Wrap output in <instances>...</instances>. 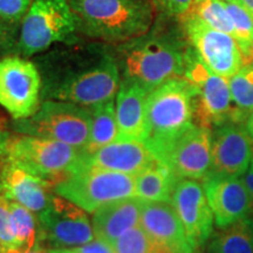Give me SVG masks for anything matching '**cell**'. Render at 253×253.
<instances>
[{"instance_id": "1", "label": "cell", "mask_w": 253, "mask_h": 253, "mask_svg": "<svg viewBox=\"0 0 253 253\" xmlns=\"http://www.w3.org/2000/svg\"><path fill=\"white\" fill-rule=\"evenodd\" d=\"M41 97L91 107L115 99L121 73L113 47L99 41L61 43L34 56Z\"/></svg>"}, {"instance_id": "2", "label": "cell", "mask_w": 253, "mask_h": 253, "mask_svg": "<svg viewBox=\"0 0 253 253\" xmlns=\"http://www.w3.org/2000/svg\"><path fill=\"white\" fill-rule=\"evenodd\" d=\"M121 79L148 91L185 73L188 49L182 38L164 27H151L143 36L113 47Z\"/></svg>"}, {"instance_id": "3", "label": "cell", "mask_w": 253, "mask_h": 253, "mask_svg": "<svg viewBox=\"0 0 253 253\" xmlns=\"http://www.w3.org/2000/svg\"><path fill=\"white\" fill-rule=\"evenodd\" d=\"M196 97L197 88L184 77L170 79L149 93L142 141L158 162L196 125Z\"/></svg>"}, {"instance_id": "4", "label": "cell", "mask_w": 253, "mask_h": 253, "mask_svg": "<svg viewBox=\"0 0 253 253\" xmlns=\"http://www.w3.org/2000/svg\"><path fill=\"white\" fill-rule=\"evenodd\" d=\"M79 33L106 43H122L143 36L154 23L149 0H68Z\"/></svg>"}, {"instance_id": "5", "label": "cell", "mask_w": 253, "mask_h": 253, "mask_svg": "<svg viewBox=\"0 0 253 253\" xmlns=\"http://www.w3.org/2000/svg\"><path fill=\"white\" fill-rule=\"evenodd\" d=\"M82 153L62 142L26 134H0V160L58 184L81 163Z\"/></svg>"}, {"instance_id": "6", "label": "cell", "mask_w": 253, "mask_h": 253, "mask_svg": "<svg viewBox=\"0 0 253 253\" xmlns=\"http://www.w3.org/2000/svg\"><path fill=\"white\" fill-rule=\"evenodd\" d=\"M78 33L68 0H33L21 23L18 55L36 56L55 45L74 43Z\"/></svg>"}, {"instance_id": "7", "label": "cell", "mask_w": 253, "mask_h": 253, "mask_svg": "<svg viewBox=\"0 0 253 253\" xmlns=\"http://www.w3.org/2000/svg\"><path fill=\"white\" fill-rule=\"evenodd\" d=\"M14 128L20 134L62 142L82 153L90 138L91 112L75 103L45 100L36 114L17 120Z\"/></svg>"}, {"instance_id": "8", "label": "cell", "mask_w": 253, "mask_h": 253, "mask_svg": "<svg viewBox=\"0 0 253 253\" xmlns=\"http://www.w3.org/2000/svg\"><path fill=\"white\" fill-rule=\"evenodd\" d=\"M54 191L87 212L94 213L110 202L136 197L135 176L80 164L54 185Z\"/></svg>"}, {"instance_id": "9", "label": "cell", "mask_w": 253, "mask_h": 253, "mask_svg": "<svg viewBox=\"0 0 253 253\" xmlns=\"http://www.w3.org/2000/svg\"><path fill=\"white\" fill-rule=\"evenodd\" d=\"M184 78L197 88L196 125L209 129L226 123L239 125L236 109L231 106L232 96L229 79L211 72L198 58L194 48H189L186 53Z\"/></svg>"}, {"instance_id": "10", "label": "cell", "mask_w": 253, "mask_h": 253, "mask_svg": "<svg viewBox=\"0 0 253 253\" xmlns=\"http://www.w3.org/2000/svg\"><path fill=\"white\" fill-rule=\"evenodd\" d=\"M42 82L37 65L18 55L0 59V106L14 120L27 119L41 104Z\"/></svg>"}, {"instance_id": "11", "label": "cell", "mask_w": 253, "mask_h": 253, "mask_svg": "<svg viewBox=\"0 0 253 253\" xmlns=\"http://www.w3.org/2000/svg\"><path fill=\"white\" fill-rule=\"evenodd\" d=\"M39 235L54 249L78 248L95 238L86 211L59 195L50 196L39 214Z\"/></svg>"}, {"instance_id": "12", "label": "cell", "mask_w": 253, "mask_h": 253, "mask_svg": "<svg viewBox=\"0 0 253 253\" xmlns=\"http://www.w3.org/2000/svg\"><path fill=\"white\" fill-rule=\"evenodd\" d=\"M182 18L192 48L211 72L230 79L242 68L243 54L235 38L209 27L192 15Z\"/></svg>"}, {"instance_id": "13", "label": "cell", "mask_w": 253, "mask_h": 253, "mask_svg": "<svg viewBox=\"0 0 253 253\" xmlns=\"http://www.w3.org/2000/svg\"><path fill=\"white\" fill-rule=\"evenodd\" d=\"M161 163L182 179H204L212 163L211 129L195 125L177 140Z\"/></svg>"}, {"instance_id": "14", "label": "cell", "mask_w": 253, "mask_h": 253, "mask_svg": "<svg viewBox=\"0 0 253 253\" xmlns=\"http://www.w3.org/2000/svg\"><path fill=\"white\" fill-rule=\"evenodd\" d=\"M171 205L178 214L192 250L209 239L213 229V213L203 185L195 179H182L173 191Z\"/></svg>"}, {"instance_id": "15", "label": "cell", "mask_w": 253, "mask_h": 253, "mask_svg": "<svg viewBox=\"0 0 253 253\" xmlns=\"http://www.w3.org/2000/svg\"><path fill=\"white\" fill-rule=\"evenodd\" d=\"M253 140L238 123L217 126L212 135V163L209 176L240 178L251 166Z\"/></svg>"}, {"instance_id": "16", "label": "cell", "mask_w": 253, "mask_h": 253, "mask_svg": "<svg viewBox=\"0 0 253 253\" xmlns=\"http://www.w3.org/2000/svg\"><path fill=\"white\" fill-rule=\"evenodd\" d=\"M203 188L219 229H227L251 213V201L242 178L210 175L204 178Z\"/></svg>"}, {"instance_id": "17", "label": "cell", "mask_w": 253, "mask_h": 253, "mask_svg": "<svg viewBox=\"0 0 253 253\" xmlns=\"http://www.w3.org/2000/svg\"><path fill=\"white\" fill-rule=\"evenodd\" d=\"M157 160L141 140H118L90 155L81 156L82 166L136 176Z\"/></svg>"}, {"instance_id": "18", "label": "cell", "mask_w": 253, "mask_h": 253, "mask_svg": "<svg viewBox=\"0 0 253 253\" xmlns=\"http://www.w3.org/2000/svg\"><path fill=\"white\" fill-rule=\"evenodd\" d=\"M140 226L158 245L166 246L175 253H192L184 227L170 203L143 202Z\"/></svg>"}, {"instance_id": "19", "label": "cell", "mask_w": 253, "mask_h": 253, "mask_svg": "<svg viewBox=\"0 0 253 253\" xmlns=\"http://www.w3.org/2000/svg\"><path fill=\"white\" fill-rule=\"evenodd\" d=\"M2 162V161H1ZM54 185L14 164L2 162L0 170V194L32 212H41L48 204Z\"/></svg>"}, {"instance_id": "20", "label": "cell", "mask_w": 253, "mask_h": 253, "mask_svg": "<svg viewBox=\"0 0 253 253\" xmlns=\"http://www.w3.org/2000/svg\"><path fill=\"white\" fill-rule=\"evenodd\" d=\"M150 91L134 81L121 79L115 101L120 140H141L145 130L147 101Z\"/></svg>"}, {"instance_id": "21", "label": "cell", "mask_w": 253, "mask_h": 253, "mask_svg": "<svg viewBox=\"0 0 253 253\" xmlns=\"http://www.w3.org/2000/svg\"><path fill=\"white\" fill-rule=\"evenodd\" d=\"M143 202L138 197H130L97 209L91 220L95 238L113 244L126 231L140 225Z\"/></svg>"}, {"instance_id": "22", "label": "cell", "mask_w": 253, "mask_h": 253, "mask_svg": "<svg viewBox=\"0 0 253 253\" xmlns=\"http://www.w3.org/2000/svg\"><path fill=\"white\" fill-rule=\"evenodd\" d=\"M179 181L161 162L135 176V196L144 202H164L171 204L173 191Z\"/></svg>"}, {"instance_id": "23", "label": "cell", "mask_w": 253, "mask_h": 253, "mask_svg": "<svg viewBox=\"0 0 253 253\" xmlns=\"http://www.w3.org/2000/svg\"><path fill=\"white\" fill-rule=\"evenodd\" d=\"M91 130L90 138L84 155H90L101 148L120 140V130L116 120L115 101L97 104L90 108Z\"/></svg>"}, {"instance_id": "24", "label": "cell", "mask_w": 253, "mask_h": 253, "mask_svg": "<svg viewBox=\"0 0 253 253\" xmlns=\"http://www.w3.org/2000/svg\"><path fill=\"white\" fill-rule=\"evenodd\" d=\"M213 253H253V218L225 229L214 242Z\"/></svg>"}, {"instance_id": "25", "label": "cell", "mask_w": 253, "mask_h": 253, "mask_svg": "<svg viewBox=\"0 0 253 253\" xmlns=\"http://www.w3.org/2000/svg\"><path fill=\"white\" fill-rule=\"evenodd\" d=\"M185 14L197 18L213 30L224 32L235 38V26L225 2L220 0H195Z\"/></svg>"}, {"instance_id": "26", "label": "cell", "mask_w": 253, "mask_h": 253, "mask_svg": "<svg viewBox=\"0 0 253 253\" xmlns=\"http://www.w3.org/2000/svg\"><path fill=\"white\" fill-rule=\"evenodd\" d=\"M18 253H26L37 245L38 225L33 212L14 201H9Z\"/></svg>"}, {"instance_id": "27", "label": "cell", "mask_w": 253, "mask_h": 253, "mask_svg": "<svg viewBox=\"0 0 253 253\" xmlns=\"http://www.w3.org/2000/svg\"><path fill=\"white\" fill-rule=\"evenodd\" d=\"M229 84L239 122H246L253 110V68H240L229 79Z\"/></svg>"}, {"instance_id": "28", "label": "cell", "mask_w": 253, "mask_h": 253, "mask_svg": "<svg viewBox=\"0 0 253 253\" xmlns=\"http://www.w3.org/2000/svg\"><path fill=\"white\" fill-rule=\"evenodd\" d=\"M224 2L235 26V39L244 56L253 48V19L236 0Z\"/></svg>"}, {"instance_id": "29", "label": "cell", "mask_w": 253, "mask_h": 253, "mask_svg": "<svg viewBox=\"0 0 253 253\" xmlns=\"http://www.w3.org/2000/svg\"><path fill=\"white\" fill-rule=\"evenodd\" d=\"M114 253H151L154 242L140 225L123 233L112 244Z\"/></svg>"}, {"instance_id": "30", "label": "cell", "mask_w": 253, "mask_h": 253, "mask_svg": "<svg viewBox=\"0 0 253 253\" xmlns=\"http://www.w3.org/2000/svg\"><path fill=\"white\" fill-rule=\"evenodd\" d=\"M0 253H18L8 199L0 194Z\"/></svg>"}, {"instance_id": "31", "label": "cell", "mask_w": 253, "mask_h": 253, "mask_svg": "<svg viewBox=\"0 0 253 253\" xmlns=\"http://www.w3.org/2000/svg\"><path fill=\"white\" fill-rule=\"evenodd\" d=\"M20 27L21 25L9 23L0 17V59L18 55Z\"/></svg>"}, {"instance_id": "32", "label": "cell", "mask_w": 253, "mask_h": 253, "mask_svg": "<svg viewBox=\"0 0 253 253\" xmlns=\"http://www.w3.org/2000/svg\"><path fill=\"white\" fill-rule=\"evenodd\" d=\"M33 0H0V17L21 25Z\"/></svg>"}, {"instance_id": "33", "label": "cell", "mask_w": 253, "mask_h": 253, "mask_svg": "<svg viewBox=\"0 0 253 253\" xmlns=\"http://www.w3.org/2000/svg\"><path fill=\"white\" fill-rule=\"evenodd\" d=\"M195 0H153L158 11L168 17H183L191 8Z\"/></svg>"}, {"instance_id": "34", "label": "cell", "mask_w": 253, "mask_h": 253, "mask_svg": "<svg viewBox=\"0 0 253 253\" xmlns=\"http://www.w3.org/2000/svg\"><path fill=\"white\" fill-rule=\"evenodd\" d=\"M73 249L79 253H114L112 244L99 238H94L87 244Z\"/></svg>"}, {"instance_id": "35", "label": "cell", "mask_w": 253, "mask_h": 253, "mask_svg": "<svg viewBox=\"0 0 253 253\" xmlns=\"http://www.w3.org/2000/svg\"><path fill=\"white\" fill-rule=\"evenodd\" d=\"M240 178H242V181L245 184V188L249 192L250 201H251V212L253 213V163H251L248 171L240 177Z\"/></svg>"}, {"instance_id": "36", "label": "cell", "mask_w": 253, "mask_h": 253, "mask_svg": "<svg viewBox=\"0 0 253 253\" xmlns=\"http://www.w3.org/2000/svg\"><path fill=\"white\" fill-rule=\"evenodd\" d=\"M236 1L238 2L242 7H244L253 19V0H236Z\"/></svg>"}, {"instance_id": "37", "label": "cell", "mask_w": 253, "mask_h": 253, "mask_svg": "<svg viewBox=\"0 0 253 253\" xmlns=\"http://www.w3.org/2000/svg\"><path fill=\"white\" fill-rule=\"evenodd\" d=\"M246 130H248L250 136H251L253 140V110L252 113L250 114L248 120H246Z\"/></svg>"}, {"instance_id": "38", "label": "cell", "mask_w": 253, "mask_h": 253, "mask_svg": "<svg viewBox=\"0 0 253 253\" xmlns=\"http://www.w3.org/2000/svg\"><path fill=\"white\" fill-rule=\"evenodd\" d=\"M48 253H79L74 249H52L48 250Z\"/></svg>"}, {"instance_id": "39", "label": "cell", "mask_w": 253, "mask_h": 253, "mask_svg": "<svg viewBox=\"0 0 253 253\" xmlns=\"http://www.w3.org/2000/svg\"><path fill=\"white\" fill-rule=\"evenodd\" d=\"M26 253H48V251H43V250L42 249H41L40 248V246L39 245H36V246H34V248L33 249H32V250H30V251H28V252H26Z\"/></svg>"}, {"instance_id": "40", "label": "cell", "mask_w": 253, "mask_h": 253, "mask_svg": "<svg viewBox=\"0 0 253 253\" xmlns=\"http://www.w3.org/2000/svg\"><path fill=\"white\" fill-rule=\"evenodd\" d=\"M1 164H2V162H1V160H0V170H1Z\"/></svg>"}, {"instance_id": "41", "label": "cell", "mask_w": 253, "mask_h": 253, "mask_svg": "<svg viewBox=\"0 0 253 253\" xmlns=\"http://www.w3.org/2000/svg\"><path fill=\"white\" fill-rule=\"evenodd\" d=\"M223 1H227V0H223Z\"/></svg>"}, {"instance_id": "42", "label": "cell", "mask_w": 253, "mask_h": 253, "mask_svg": "<svg viewBox=\"0 0 253 253\" xmlns=\"http://www.w3.org/2000/svg\"><path fill=\"white\" fill-rule=\"evenodd\" d=\"M252 163H253V158H252Z\"/></svg>"}]
</instances>
